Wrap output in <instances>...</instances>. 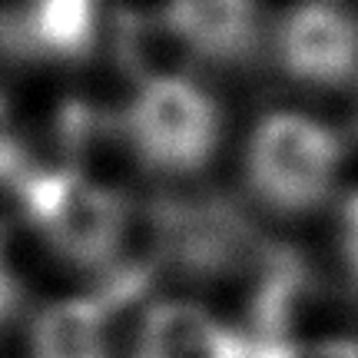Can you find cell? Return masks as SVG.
Listing matches in <instances>:
<instances>
[{
  "instance_id": "1",
  "label": "cell",
  "mask_w": 358,
  "mask_h": 358,
  "mask_svg": "<svg viewBox=\"0 0 358 358\" xmlns=\"http://www.w3.org/2000/svg\"><path fill=\"white\" fill-rule=\"evenodd\" d=\"M24 219L53 252L73 266H110L127 239L129 209L110 186L73 166H30L13 179Z\"/></svg>"
},
{
  "instance_id": "2",
  "label": "cell",
  "mask_w": 358,
  "mask_h": 358,
  "mask_svg": "<svg viewBox=\"0 0 358 358\" xmlns=\"http://www.w3.org/2000/svg\"><path fill=\"white\" fill-rule=\"evenodd\" d=\"M342 169V140L299 113L266 116L245 153L249 186L275 213H308L329 199Z\"/></svg>"
},
{
  "instance_id": "3",
  "label": "cell",
  "mask_w": 358,
  "mask_h": 358,
  "mask_svg": "<svg viewBox=\"0 0 358 358\" xmlns=\"http://www.w3.org/2000/svg\"><path fill=\"white\" fill-rule=\"evenodd\" d=\"M123 129L150 169L189 176L216 156L222 120L213 96L182 77H153L140 87L123 116Z\"/></svg>"
},
{
  "instance_id": "4",
  "label": "cell",
  "mask_w": 358,
  "mask_h": 358,
  "mask_svg": "<svg viewBox=\"0 0 358 358\" xmlns=\"http://www.w3.org/2000/svg\"><path fill=\"white\" fill-rule=\"evenodd\" d=\"M279 64L299 83L342 90L358 80V17L338 0H302L275 30Z\"/></svg>"
},
{
  "instance_id": "5",
  "label": "cell",
  "mask_w": 358,
  "mask_h": 358,
  "mask_svg": "<svg viewBox=\"0 0 358 358\" xmlns=\"http://www.w3.org/2000/svg\"><path fill=\"white\" fill-rule=\"evenodd\" d=\"M166 30L213 64H243L259 47L256 0H166Z\"/></svg>"
},
{
  "instance_id": "6",
  "label": "cell",
  "mask_w": 358,
  "mask_h": 358,
  "mask_svg": "<svg viewBox=\"0 0 358 358\" xmlns=\"http://www.w3.org/2000/svg\"><path fill=\"white\" fill-rule=\"evenodd\" d=\"M136 358H249V342L229 332L206 308L159 302L140 325Z\"/></svg>"
},
{
  "instance_id": "7",
  "label": "cell",
  "mask_w": 358,
  "mask_h": 358,
  "mask_svg": "<svg viewBox=\"0 0 358 358\" xmlns=\"http://www.w3.org/2000/svg\"><path fill=\"white\" fill-rule=\"evenodd\" d=\"M27 358H110L106 302L73 295L43 306L27 332Z\"/></svg>"
},
{
  "instance_id": "8",
  "label": "cell",
  "mask_w": 358,
  "mask_h": 358,
  "mask_svg": "<svg viewBox=\"0 0 358 358\" xmlns=\"http://www.w3.org/2000/svg\"><path fill=\"white\" fill-rule=\"evenodd\" d=\"M96 37V0H37L27 13V40L47 60H80Z\"/></svg>"
},
{
  "instance_id": "9",
  "label": "cell",
  "mask_w": 358,
  "mask_h": 358,
  "mask_svg": "<svg viewBox=\"0 0 358 358\" xmlns=\"http://www.w3.org/2000/svg\"><path fill=\"white\" fill-rule=\"evenodd\" d=\"M249 358H358V342L352 338H319V342H285L266 338L249 342Z\"/></svg>"
},
{
  "instance_id": "10",
  "label": "cell",
  "mask_w": 358,
  "mask_h": 358,
  "mask_svg": "<svg viewBox=\"0 0 358 358\" xmlns=\"http://www.w3.org/2000/svg\"><path fill=\"white\" fill-rule=\"evenodd\" d=\"M30 166L24 146L17 140V127H13V106L0 90V182L13 186V179Z\"/></svg>"
},
{
  "instance_id": "11",
  "label": "cell",
  "mask_w": 358,
  "mask_h": 358,
  "mask_svg": "<svg viewBox=\"0 0 358 358\" xmlns=\"http://www.w3.org/2000/svg\"><path fill=\"white\" fill-rule=\"evenodd\" d=\"M20 299H24V285H20V275H17V268L7 256V245L0 239V329L13 319Z\"/></svg>"
},
{
  "instance_id": "12",
  "label": "cell",
  "mask_w": 358,
  "mask_h": 358,
  "mask_svg": "<svg viewBox=\"0 0 358 358\" xmlns=\"http://www.w3.org/2000/svg\"><path fill=\"white\" fill-rule=\"evenodd\" d=\"M342 243H345V259L358 279V196H352L342 216Z\"/></svg>"
}]
</instances>
